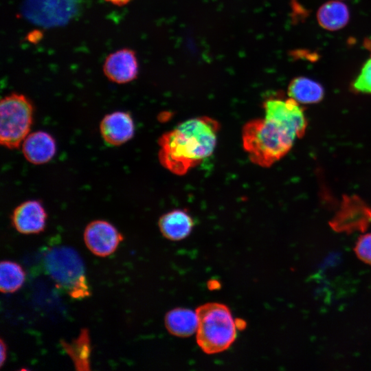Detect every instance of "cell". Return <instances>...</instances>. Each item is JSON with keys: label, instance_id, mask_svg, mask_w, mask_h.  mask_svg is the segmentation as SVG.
<instances>
[{"label": "cell", "instance_id": "cell-1", "mask_svg": "<svg viewBox=\"0 0 371 371\" xmlns=\"http://www.w3.org/2000/svg\"><path fill=\"white\" fill-rule=\"evenodd\" d=\"M219 123L209 117L189 119L159 139V160L171 172L183 175L210 157L216 146Z\"/></svg>", "mask_w": 371, "mask_h": 371}, {"label": "cell", "instance_id": "cell-2", "mask_svg": "<svg viewBox=\"0 0 371 371\" xmlns=\"http://www.w3.org/2000/svg\"><path fill=\"white\" fill-rule=\"evenodd\" d=\"M296 135L288 128L266 117L246 123L242 130L243 146L251 161L267 168L285 156Z\"/></svg>", "mask_w": 371, "mask_h": 371}, {"label": "cell", "instance_id": "cell-3", "mask_svg": "<svg viewBox=\"0 0 371 371\" xmlns=\"http://www.w3.org/2000/svg\"><path fill=\"white\" fill-rule=\"evenodd\" d=\"M196 312V340L199 348L208 355L227 350L237 336L236 321L230 309L223 304L209 302L199 306Z\"/></svg>", "mask_w": 371, "mask_h": 371}, {"label": "cell", "instance_id": "cell-4", "mask_svg": "<svg viewBox=\"0 0 371 371\" xmlns=\"http://www.w3.org/2000/svg\"><path fill=\"white\" fill-rule=\"evenodd\" d=\"M34 118V106L22 93H12L0 102V143L8 149L21 146L30 133Z\"/></svg>", "mask_w": 371, "mask_h": 371}, {"label": "cell", "instance_id": "cell-5", "mask_svg": "<svg viewBox=\"0 0 371 371\" xmlns=\"http://www.w3.org/2000/svg\"><path fill=\"white\" fill-rule=\"evenodd\" d=\"M44 267L50 277L69 290L75 298L89 295L82 258L74 249L67 246L50 249L44 257Z\"/></svg>", "mask_w": 371, "mask_h": 371}, {"label": "cell", "instance_id": "cell-6", "mask_svg": "<svg viewBox=\"0 0 371 371\" xmlns=\"http://www.w3.org/2000/svg\"><path fill=\"white\" fill-rule=\"evenodd\" d=\"M264 109L265 117L280 123L297 138L304 135L307 121L303 109L294 99H269L265 102Z\"/></svg>", "mask_w": 371, "mask_h": 371}, {"label": "cell", "instance_id": "cell-7", "mask_svg": "<svg viewBox=\"0 0 371 371\" xmlns=\"http://www.w3.org/2000/svg\"><path fill=\"white\" fill-rule=\"evenodd\" d=\"M123 240L122 235L110 223L95 220L89 223L84 232L87 247L94 255L106 257L112 254Z\"/></svg>", "mask_w": 371, "mask_h": 371}, {"label": "cell", "instance_id": "cell-8", "mask_svg": "<svg viewBox=\"0 0 371 371\" xmlns=\"http://www.w3.org/2000/svg\"><path fill=\"white\" fill-rule=\"evenodd\" d=\"M102 69L110 81L117 84L130 82L137 78L139 71L135 52L129 48L116 50L106 56Z\"/></svg>", "mask_w": 371, "mask_h": 371}, {"label": "cell", "instance_id": "cell-9", "mask_svg": "<svg viewBox=\"0 0 371 371\" xmlns=\"http://www.w3.org/2000/svg\"><path fill=\"white\" fill-rule=\"evenodd\" d=\"M100 132L104 142L110 146H121L131 139L135 124L131 115L117 111L104 116L100 124Z\"/></svg>", "mask_w": 371, "mask_h": 371}, {"label": "cell", "instance_id": "cell-10", "mask_svg": "<svg viewBox=\"0 0 371 371\" xmlns=\"http://www.w3.org/2000/svg\"><path fill=\"white\" fill-rule=\"evenodd\" d=\"M47 214L41 201L27 200L17 205L11 215L12 226L21 234H32L43 232Z\"/></svg>", "mask_w": 371, "mask_h": 371}, {"label": "cell", "instance_id": "cell-11", "mask_svg": "<svg viewBox=\"0 0 371 371\" xmlns=\"http://www.w3.org/2000/svg\"><path fill=\"white\" fill-rule=\"evenodd\" d=\"M27 3V14L38 23L48 25L65 21L72 10L71 0H28Z\"/></svg>", "mask_w": 371, "mask_h": 371}, {"label": "cell", "instance_id": "cell-12", "mask_svg": "<svg viewBox=\"0 0 371 371\" xmlns=\"http://www.w3.org/2000/svg\"><path fill=\"white\" fill-rule=\"evenodd\" d=\"M21 146L25 159L34 165L48 163L56 153V143L54 138L43 131L30 133Z\"/></svg>", "mask_w": 371, "mask_h": 371}, {"label": "cell", "instance_id": "cell-13", "mask_svg": "<svg viewBox=\"0 0 371 371\" xmlns=\"http://www.w3.org/2000/svg\"><path fill=\"white\" fill-rule=\"evenodd\" d=\"M346 206L330 221L331 227L339 232H364L371 223V211L360 205Z\"/></svg>", "mask_w": 371, "mask_h": 371}, {"label": "cell", "instance_id": "cell-14", "mask_svg": "<svg viewBox=\"0 0 371 371\" xmlns=\"http://www.w3.org/2000/svg\"><path fill=\"white\" fill-rule=\"evenodd\" d=\"M161 234L167 239L178 241L191 233L194 221L186 212L175 210L162 215L158 222Z\"/></svg>", "mask_w": 371, "mask_h": 371}, {"label": "cell", "instance_id": "cell-15", "mask_svg": "<svg viewBox=\"0 0 371 371\" xmlns=\"http://www.w3.org/2000/svg\"><path fill=\"white\" fill-rule=\"evenodd\" d=\"M164 324L168 333L177 337H188L196 333L198 317L195 311L176 308L165 315Z\"/></svg>", "mask_w": 371, "mask_h": 371}, {"label": "cell", "instance_id": "cell-16", "mask_svg": "<svg viewBox=\"0 0 371 371\" xmlns=\"http://www.w3.org/2000/svg\"><path fill=\"white\" fill-rule=\"evenodd\" d=\"M317 19L319 24L327 30H337L344 27L349 20L347 6L337 1L323 4L318 10Z\"/></svg>", "mask_w": 371, "mask_h": 371}, {"label": "cell", "instance_id": "cell-17", "mask_svg": "<svg viewBox=\"0 0 371 371\" xmlns=\"http://www.w3.org/2000/svg\"><path fill=\"white\" fill-rule=\"evenodd\" d=\"M290 98L299 103L311 104L319 102L324 97V89L317 82L305 77H297L289 84Z\"/></svg>", "mask_w": 371, "mask_h": 371}, {"label": "cell", "instance_id": "cell-18", "mask_svg": "<svg viewBox=\"0 0 371 371\" xmlns=\"http://www.w3.org/2000/svg\"><path fill=\"white\" fill-rule=\"evenodd\" d=\"M25 273L16 262L3 260L0 265V290L2 293H14L23 284Z\"/></svg>", "mask_w": 371, "mask_h": 371}, {"label": "cell", "instance_id": "cell-19", "mask_svg": "<svg viewBox=\"0 0 371 371\" xmlns=\"http://www.w3.org/2000/svg\"><path fill=\"white\" fill-rule=\"evenodd\" d=\"M65 350L73 359L76 369L89 370L90 354L89 340L87 330L83 329L79 337L72 345L65 344Z\"/></svg>", "mask_w": 371, "mask_h": 371}, {"label": "cell", "instance_id": "cell-20", "mask_svg": "<svg viewBox=\"0 0 371 371\" xmlns=\"http://www.w3.org/2000/svg\"><path fill=\"white\" fill-rule=\"evenodd\" d=\"M352 87L358 93L371 94V56L363 65Z\"/></svg>", "mask_w": 371, "mask_h": 371}, {"label": "cell", "instance_id": "cell-21", "mask_svg": "<svg viewBox=\"0 0 371 371\" xmlns=\"http://www.w3.org/2000/svg\"><path fill=\"white\" fill-rule=\"evenodd\" d=\"M354 250L361 261L371 265V234L359 237Z\"/></svg>", "mask_w": 371, "mask_h": 371}, {"label": "cell", "instance_id": "cell-22", "mask_svg": "<svg viewBox=\"0 0 371 371\" xmlns=\"http://www.w3.org/2000/svg\"><path fill=\"white\" fill-rule=\"evenodd\" d=\"M0 354H1L0 366L1 367H2L3 366V363L6 358V346L2 339H1V344H0Z\"/></svg>", "mask_w": 371, "mask_h": 371}, {"label": "cell", "instance_id": "cell-23", "mask_svg": "<svg viewBox=\"0 0 371 371\" xmlns=\"http://www.w3.org/2000/svg\"><path fill=\"white\" fill-rule=\"evenodd\" d=\"M104 1L115 5L122 6V5L127 4L131 0H104Z\"/></svg>", "mask_w": 371, "mask_h": 371}]
</instances>
